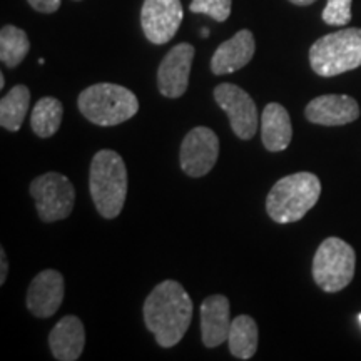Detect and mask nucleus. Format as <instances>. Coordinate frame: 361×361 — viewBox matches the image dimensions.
I'll return each instance as SVG.
<instances>
[{
    "label": "nucleus",
    "mask_w": 361,
    "mask_h": 361,
    "mask_svg": "<svg viewBox=\"0 0 361 361\" xmlns=\"http://www.w3.org/2000/svg\"><path fill=\"white\" fill-rule=\"evenodd\" d=\"M49 346L56 360L75 361L80 358L85 346V331L78 316H64L54 326L49 335Z\"/></svg>",
    "instance_id": "dca6fc26"
},
{
    "label": "nucleus",
    "mask_w": 361,
    "mask_h": 361,
    "mask_svg": "<svg viewBox=\"0 0 361 361\" xmlns=\"http://www.w3.org/2000/svg\"><path fill=\"white\" fill-rule=\"evenodd\" d=\"M194 47L183 42L171 49L168 56L162 59L157 69V87L168 99H178L188 90L189 74L194 61Z\"/></svg>",
    "instance_id": "9b49d317"
},
{
    "label": "nucleus",
    "mask_w": 361,
    "mask_h": 361,
    "mask_svg": "<svg viewBox=\"0 0 361 361\" xmlns=\"http://www.w3.org/2000/svg\"><path fill=\"white\" fill-rule=\"evenodd\" d=\"M27 2H29V6L32 7L34 11L42 13H52L61 7L62 0H27Z\"/></svg>",
    "instance_id": "b1692460"
},
{
    "label": "nucleus",
    "mask_w": 361,
    "mask_h": 361,
    "mask_svg": "<svg viewBox=\"0 0 361 361\" xmlns=\"http://www.w3.org/2000/svg\"><path fill=\"white\" fill-rule=\"evenodd\" d=\"M356 255L348 243L328 238L319 245L313 258V279L326 293L345 290L355 276Z\"/></svg>",
    "instance_id": "423d86ee"
},
{
    "label": "nucleus",
    "mask_w": 361,
    "mask_h": 361,
    "mask_svg": "<svg viewBox=\"0 0 361 361\" xmlns=\"http://www.w3.org/2000/svg\"><path fill=\"white\" fill-rule=\"evenodd\" d=\"M206 35H209V30H202V37H206Z\"/></svg>",
    "instance_id": "cd10ccee"
},
{
    "label": "nucleus",
    "mask_w": 361,
    "mask_h": 361,
    "mask_svg": "<svg viewBox=\"0 0 361 361\" xmlns=\"http://www.w3.org/2000/svg\"><path fill=\"white\" fill-rule=\"evenodd\" d=\"M30 51L29 37L16 25H4L0 30V61L4 66L17 67Z\"/></svg>",
    "instance_id": "412c9836"
},
{
    "label": "nucleus",
    "mask_w": 361,
    "mask_h": 361,
    "mask_svg": "<svg viewBox=\"0 0 361 361\" xmlns=\"http://www.w3.org/2000/svg\"><path fill=\"white\" fill-rule=\"evenodd\" d=\"M293 128L288 111L281 104L271 102L261 114V139L269 152H281L291 144Z\"/></svg>",
    "instance_id": "f3484780"
},
{
    "label": "nucleus",
    "mask_w": 361,
    "mask_h": 361,
    "mask_svg": "<svg viewBox=\"0 0 361 361\" xmlns=\"http://www.w3.org/2000/svg\"><path fill=\"white\" fill-rule=\"evenodd\" d=\"M290 2L295 4V6L305 7V6H311V4H314L316 0H290Z\"/></svg>",
    "instance_id": "a878e982"
},
{
    "label": "nucleus",
    "mask_w": 361,
    "mask_h": 361,
    "mask_svg": "<svg viewBox=\"0 0 361 361\" xmlns=\"http://www.w3.org/2000/svg\"><path fill=\"white\" fill-rule=\"evenodd\" d=\"M255 51L256 42L251 30H239L238 34H234V37L226 40L216 49L211 59V71L216 75H224L243 69L251 62Z\"/></svg>",
    "instance_id": "4468645a"
},
{
    "label": "nucleus",
    "mask_w": 361,
    "mask_h": 361,
    "mask_svg": "<svg viewBox=\"0 0 361 361\" xmlns=\"http://www.w3.org/2000/svg\"><path fill=\"white\" fill-rule=\"evenodd\" d=\"M229 300L223 295L207 296L201 305V333L202 343L207 348H216L228 341L229 329Z\"/></svg>",
    "instance_id": "2eb2a0df"
},
{
    "label": "nucleus",
    "mask_w": 361,
    "mask_h": 361,
    "mask_svg": "<svg viewBox=\"0 0 361 361\" xmlns=\"http://www.w3.org/2000/svg\"><path fill=\"white\" fill-rule=\"evenodd\" d=\"M7 271H8V263H7L6 251L0 250V284L6 283V279H7Z\"/></svg>",
    "instance_id": "393cba45"
},
{
    "label": "nucleus",
    "mask_w": 361,
    "mask_h": 361,
    "mask_svg": "<svg viewBox=\"0 0 361 361\" xmlns=\"http://www.w3.org/2000/svg\"><path fill=\"white\" fill-rule=\"evenodd\" d=\"M322 194L318 176L295 173L279 179L266 197V211L274 223L288 224L303 219Z\"/></svg>",
    "instance_id": "7ed1b4c3"
},
{
    "label": "nucleus",
    "mask_w": 361,
    "mask_h": 361,
    "mask_svg": "<svg viewBox=\"0 0 361 361\" xmlns=\"http://www.w3.org/2000/svg\"><path fill=\"white\" fill-rule=\"evenodd\" d=\"M39 218L44 223H56L72 213L75 202L74 186L64 174L45 173L30 183Z\"/></svg>",
    "instance_id": "0eeeda50"
},
{
    "label": "nucleus",
    "mask_w": 361,
    "mask_h": 361,
    "mask_svg": "<svg viewBox=\"0 0 361 361\" xmlns=\"http://www.w3.org/2000/svg\"><path fill=\"white\" fill-rule=\"evenodd\" d=\"M64 300V278L56 269H45L30 283L27 308L37 318H51Z\"/></svg>",
    "instance_id": "f8f14e48"
},
{
    "label": "nucleus",
    "mask_w": 361,
    "mask_h": 361,
    "mask_svg": "<svg viewBox=\"0 0 361 361\" xmlns=\"http://www.w3.org/2000/svg\"><path fill=\"white\" fill-rule=\"evenodd\" d=\"M231 0H192L191 6H189L191 12L206 13L216 22L228 20V17L231 16Z\"/></svg>",
    "instance_id": "4be33fe9"
},
{
    "label": "nucleus",
    "mask_w": 361,
    "mask_h": 361,
    "mask_svg": "<svg viewBox=\"0 0 361 361\" xmlns=\"http://www.w3.org/2000/svg\"><path fill=\"white\" fill-rule=\"evenodd\" d=\"M229 351L238 360H251L258 350V324L247 314L233 319L228 336Z\"/></svg>",
    "instance_id": "a211bd4d"
},
{
    "label": "nucleus",
    "mask_w": 361,
    "mask_h": 361,
    "mask_svg": "<svg viewBox=\"0 0 361 361\" xmlns=\"http://www.w3.org/2000/svg\"><path fill=\"white\" fill-rule=\"evenodd\" d=\"M214 99L229 117L233 133L241 141H250L255 137L259 126L258 107L246 90L234 84H219L214 89Z\"/></svg>",
    "instance_id": "6e6552de"
},
{
    "label": "nucleus",
    "mask_w": 361,
    "mask_h": 361,
    "mask_svg": "<svg viewBox=\"0 0 361 361\" xmlns=\"http://www.w3.org/2000/svg\"><path fill=\"white\" fill-rule=\"evenodd\" d=\"M180 0H144L141 25L149 42L168 44L179 30L183 22Z\"/></svg>",
    "instance_id": "9d476101"
},
{
    "label": "nucleus",
    "mask_w": 361,
    "mask_h": 361,
    "mask_svg": "<svg viewBox=\"0 0 361 361\" xmlns=\"http://www.w3.org/2000/svg\"><path fill=\"white\" fill-rule=\"evenodd\" d=\"M305 116L310 123L318 126H345L355 123L360 117V106L353 97L328 94L311 101L305 109Z\"/></svg>",
    "instance_id": "ddd939ff"
},
{
    "label": "nucleus",
    "mask_w": 361,
    "mask_h": 361,
    "mask_svg": "<svg viewBox=\"0 0 361 361\" xmlns=\"http://www.w3.org/2000/svg\"><path fill=\"white\" fill-rule=\"evenodd\" d=\"M144 323L162 348L183 340L192 322V301L180 283L166 279L144 301Z\"/></svg>",
    "instance_id": "f257e3e1"
},
{
    "label": "nucleus",
    "mask_w": 361,
    "mask_h": 361,
    "mask_svg": "<svg viewBox=\"0 0 361 361\" xmlns=\"http://www.w3.org/2000/svg\"><path fill=\"white\" fill-rule=\"evenodd\" d=\"M62 116H64V107L61 101H57L56 97H42L35 104L30 114V128L40 139L52 137L61 128Z\"/></svg>",
    "instance_id": "aec40b11"
},
{
    "label": "nucleus",
    "mask_w": 361,
    "mask_h": 361,
    "mask_svg": "<svg viewBox=\"0 0 361 361\" xmlns=\"http://www.w3.org/2000/svg\"><path fill=\"white\" fill-rule=\"evenodd\" d=\"M219 156V139L213 129L194 128L180 144V169L191 178H202L214 168Z\"/></svg>",
    "instance_id": "1a4fd4ad"
},
{
    "label": "nucleus",
    "mask_w": 361,
    "mask_h": 361,
    "mask_svg": "<svg viewBox=\"0 0 361 361\" xmlns=\"http://www.w3.org/2000/svg\"><path fill=\"white\" fill-rule=\"evenodd\" d=\"M30 90L25 85H16L7 92V96L0 101V124L4 129L17 133L24 124V119L29 112Z\"/></svg>",
    "instance_id": "6ab92c4d"
},
{
    "label": "nucleus",
    "mask_w": 361,
    "mask_h": 361,
    "mask_svg": "<svg viewBox=\"0 0 361 361\" xmlns=\"http://www.w3.org/2000/svg\"><path fill=\"white\" fill-rule=\"evenodd\" d=\"M351 2L353 0H328L323 11V20L328 25L345 27L351 20Z\"/></svg>",
    "instance_id": "5701e85b"
},
{
    "label": "nucleus",
    "mask_w": 361,
    "mask_h": 361,
    "mask_svg": "<svg viewBox=\"0 0 361 361\" xmlns=\"http://www.w3.org/2000/svg\"><path fill=\"white\" fill-rule=\"evenodd\" d=\"M4 85H6V78H4V74H2L0 75V89H2Z\"/></svg>",
    "instance_id": "bb28decb"
},
{
    "label": "nucleus",
    "mask_w": 361,
    "mask_h": 361,
    "mask_svg": "<svg viewBox=\"0 0 361 361\" xmlns=\"http://www.w3.org/2000/svg\"><path fill=\"white\" fill-rule=\"evenodd\" d=\"M89 189L97 213L114 219L123 211L128 196V168L124 159L111 149H102L92 157Z\"/></svg>",
    "instance_id": "f03ea898"
},
{
    "label": "nucleus",
    "mask_w": 361,
    "mask_h": 361,
    "mask_svg": "<svg viewBox=\"0 0 361 361\" xmlns=\"http://www.w3.org/2000/svg\"><path fill=\"white\" fill-rule=\"evenodd\" d=\"M78 107L80 114L92 124L111 128L133 119L139 111V101L128 87L101 82L79 94Z\"/></svg>",
    "instance_id": "20e7f679"
},
{
    "label": "nucleus",
    "mask_w": 361,
    "mask_h": 361,
    "mask_svg": "<svg viewBox=\"0 0 361 361\" xmlns=\"http://www.w3.org/2000/svg\"><path fill=\"white\" fill-rule=\"evenodd\" d=\"M358 319H360V323H361V313H360V316H358Z\"/></svg>",
    "instance_id": "c85d7f7f"
},
{
    "label": "nucleus",
    "mask_w": 361,
    "mask_h": 361,
    "mask_svg": "<svg viewBox=\"0 0 361 361\" xmlns=\"http://www.w3.org/2000/svg\"><path fill=\"white\" fill-rule=\"evenodd\" d=\"M310 64L322 78H335L361 66V29H343L318 39L310 49Z\"/></svg>",
    "instance_id": "39448f33"
}]
</instances>
